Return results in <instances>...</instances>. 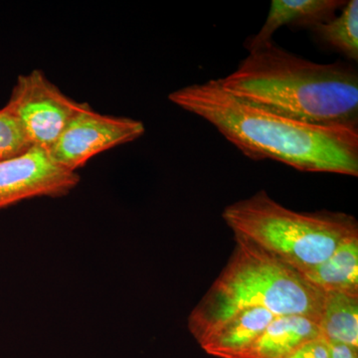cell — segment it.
<instances>
[{
	"label": "cell",
	"mask_w": 358,
	"mask_h": 358,
	"mask_svg": "<svg viewBox=\"0 0 358 358\" xmlns=\"http://www.w3.org/2000/svg\"><path fill=\"white\" fill-rule=\"evenodd\" d=\"M174 105L202 117L246 157L273 159L303 173L358 176V128L315 126L273 114L231 95L210 80L169 94Z\"/></svg>",
	"instance_id": "1"
},
{
	"label": "cell",
	"mask_w": 358,
	"mask_h": 358,
	"mask_svg": "<svg viewBox=\"0 0 358 358\" xmlns=\"http://www.w3.org/2000/svg\"><path fill=\"white\" fill-rule=\"evenodd\" d=\"M218 82L240 100L294 121L358 128L357 72L341 63L319 64L270 41Z\"/></svg>",
	"instance_id": "2"
},
{
	"label": "cell",
	"mask_w": 358,
	"mask_h": 358,
	"mask_svg": "<svg viewBox=\"0 0 358 358\" xmlns=\"http://www.w3.org/2000/svg\"><path fill=\"white\" fill-rule=\"evenodd\" d=\"M234 239L227 265L188 317V329L199 345L225 320L248 308L319 322L324 292L249 240L237 235Z\"/></svg>",
	"instance_id": "3"
},
{
	"label": "cell",
	"mask_w": 358,
	"mask_h": 358,
	"mask_svg": "<svg viewBox=\"0 0 358 358\" xmlns=\"http://www.w3.org/2000/svg\"><path fill=\"white\" fill-rule=\"evenodd\" d=\"M222 217L234 235L301 274L324 262L346 240L358 236L357 219L350 214L292 210L265 190L228 205Z\"/></svg>",
	"instance_id": "4"
},
{
	"label": "cell",
	"mask_w": 358,
	"mask_h": 358,
	"mask_svg": "<svg viewBox=\"0 0 358 358\" xmlns=\"http://www.w3.org/2000/svg\"><path fill=\"white\" fill-rule=\"evenodd\" d=\"M84 105L63 93L43 71L35 69L18 76L3 108L18 122L31 147L48 152Z\"/></svg>",
	"instance_id": "5"
},
{
	"label": "cell",
	"mask_w": 358,
	"mask_h": 358,
	"mask_svg": "<svg viewBox=\"0 0 358 358\" xmlns=\"http://www.w3.org/2000/svg\"><path fill=\"white\" fill-rule=\"evenodd\" d=\"M145 133L143 122L101 114L85 103L47 152L63 169L78 173L96 155L138 140Z\"/></svg>",
	"instance_id": "6"
},
{
	"label": "cell",
	"mask_w": 358,
	"mask_h": 358,
	"mask_svg": "<svg viewBox=\"0 0 358 358\" xmlns=\"http://www.w3.org/2000/svg\"><path fill=\"white\" fill-rule=\"evenodd\" d=\"M80 181L79 173L59 166L46 150L31 147L0 160V210L25 200L67 196Z\"/></svg>",
	"instance_id": "7"
},
{
	"label": "cell",
	"mask_w": 358,
	"mask_h": 358,
	"mask_svg": "<svg viewBox=\"0 0 358 358\" xmlns=\"http://www.w3.org/2000/svg\"><path fill=\"white\" fill-rule=\"evenodd\" d=\"M275 317L264 308H248L225 320L200 343L218 358H240Z\"/></svg>",
	"instance_id": "8"
},
{
	"label": "cell",
	"mask_w": 358,
	"mask_h": 358,
	"mask_svg": "<svg viewBox=\"0 0 358 358\" xmlns=\"http://www.w3.org/2000/svg\"><path fill=\"white\" fill-rule=\"evenodd\" d=\"M341 0H273L270 11L260 32L252 38L249 51L272 41V36L284 25L313 28L336 17L345 6Z\"/></svg>",
	"instance_id": "9"
},
{
	"label": "cell",
	"mask_w": 358,
	"mask_h": 358,
	"mask_svg": "<svg viewBox=\"0 0 358 358\" xmlns=\"http://www.w3.org/2000/svg\"><path fill=\"white\" fill-rule=\"evenodd\" d=\"M320 336L315 320L301 315L275 317L240 358H289Z\"/></svg>",
	"instance_id": "10"
},
{
	"label": "cell",
	"mask_w": 358,
	"mask_h": 358,
	"mask_svg": "<svg viewBox=\"0 0 358 358\" xmlns=\"http://www.w3.org/2000/svg\"><path fill=\"white\" fill-rule=\"evenodd\" d=\"M303 275L324 294L338 292L358 294V236L339 245L324 262Z\"/></svg>",
	"instance_id": "11"
},
{
	"label": "cell",
	"mask_w": 358,
	"mask_h": 358,
	"mask_svg": "<svg viewBox=\"0 0 358 358\" xmlns=\"http://www.w3.org/2000/svg\"><path fill=\"white\" fill-rule=\"evenodd\" d=\"M320 336L327 343L358 348V294H324L319 322Z\"/></svg>",
	"instance_id": "12"
},
{
	"label": "cell",
	"mask_w": 358,
	"mask_h": 358,
	"mask_svg": "<svg viewBox=\"0 0 358 358\" xmlns=\"http://www.w3.org/2000/svg\"><path fill=\"white\" fill-rule=\"evenodd\" d=\"M317 36L346 57L358 60V1L350 0L341 15L313 28Z\"/></svg>",
	"instance_id": "13"
},
{
	"label": "cell",
	"mask_w": 358,
	"mask_h": 358,
	"mask_svg": "<svg viewBox=\"0 0 358 358\" xmlns=\"http://www.w3.org/2000/svg\"><path fill=\"white\" fill-rule=\"evenodd\" d=\"M30 148L16 120L4 108L0 109V160L22 154Z\"/></svg>",
	"instance_id": "14"
},
{
	"label": "cell",
	"mask_w": 358,
	"mask_h": 358,
	"mask_svg": "<svg viewBox=\"0 0 358 358\" xmlns=\"http://www.w3.org/2000/svg\"><path fill=\"white\" fill-rule=\"evenodd\" d=\"M289 358H331V353L327 341L320 336L301 346Z\"/></svg>",
	"instance_id": "15"
},
{
	"label": "cell",
	"mask_w": 358,
	"mask_h": 358,
	"mask_svg": "<svg viewBox=\"0 0 358 358\" xmlns=\"http://www.w3.org/2000/svg\"><path fill=\"white\" fill-rule=\"evenodd\" d=\"M327 345L331 358H358V348L336 343H327Z\"/></svg>",
	"instance_id": "16"
}]
</instances>
